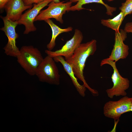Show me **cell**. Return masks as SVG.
Segmentation results:
<instances>
[{"label":"cell","instance_id":"6da1fadb","mask_svg":"<svg viewBox=\"0 0 132 132\" xmlns=\"http://www.w3.org/2000/svg\"><path fill=\"white\" fill-rule=\"evenodd\" d=\"M97 50V41L92 39L86 43H81L76 48L73 55L65 59L71 66L76 77L82 81L83 85L94 96L98 95V91L91 88L88 84L84 75V70L88 58L93 55Z\"/></svg>","mask_w":132,"mask_h":132},{"label":"cell","instance_id":"7a4b0ae2","mask_svg":"<svg viewBox=\"0 0 132 132\" xmlns=\"http://www.w3.org/2000/svg\"><path fill=\"white\" fill-rule=\"evenodd\" d=\"M17 61L24 70L32 76L36 74L43 58L40 51L32 45L23 46L16 57Z\"/></svg>","mask_w":132,"mask_h":132},{"label":"cell","instance_id":"3957f363","mask_svg":"<svg viewBox=\"0 0 132 132\" xmlns=\"http://www.w3.org/2000/svg\"><path fill=\"white\" fill-rule=\"evenodd\" d=\"M116 63L105 58L101 61L100 64L101 66L105 64L109 65L113 70V73L111 77L113 86L106 90L108 96L110 99L113 98L114 96H126L127 94L126 90L130 86L129 80L120 75L116 67Z\"/></svg>","mask_w":132,"mask_h":132},{"label":"cell","instance_id":"277c9868","mask_svg":"<svg viewBox=\"0 0 132 132\" xmlns=\"http://www.w3.org/2000/svg\"><path fill=\"white\" fill-rule=\"evenodd\" d=\"M53 58L47 55L44 59L37 71L36 75L39 81L58 85L60 83V75Z\"/></svg>","mask_w":132,"mask_h":132},{"label":"cell","instance_id":"5b68a950","mask_svg":"<svg viewBox=\"0 0 132 132\" xmlns=\"http://www.w3.org/2000/svg\"><path fill=\"white\" fill-rule=\"evenodd\" d=\"M4 24L0 28L3 31L8 39V42L3 48L4 53L7 55L16 57L19 54L20 50L16 45V40L19 37L16 32L15 28L18 25L17 21H13L6 16H0Z\"/></svg>","mask_w":132,"mask_h":132},{"label":"cell","instance_id":"8992f818","mask_svg":"<svg viewBox=\"0 0 132 132\" xmlns=\"http://www.w3.org/2000/svg\"><path fill=\"white\" fill-rule=\"evenodd\" d=\"M64 2V1L58 3L51 1L48 4V7L47 9L40 11L35 18L34 21H45L52 18L63 23V15L66 12L69 11L72 3L70 1L66 3Z\"/></svg>","mask_w":132,"mask_h":132},{"label":"cell","instance_id":"52a82bcc","mask_svg":"<svg viewBox=\"0 0 132 132\" xmlns=\"http://www.w3.org/2000/svg\"><path fill=\"white\" fill-rule=\"evenodd\" d=\"M131 99L124 96L117 101L106 102L103 107L104 116L115 120L118 119L123 114L130 111Z\"/></svg>","mask_w":132,"mask_h":132},{"label":"cell","instance_id":"ba28073f","mask_svg":"<svg viewBox=\"0 0 132 132\" xmlns=\"http://www.w3.org/2000/svg\"><path fill=\"white\" fill-rule=\"evenodd\" d=\"M52 0H45L37 4H33V7L22 14L20 19L17 21L18 25H23L25 27L23 33L27 34L36 30L34 22V20L42 9L48 4Z\"/></svg>","mask_w":132,"mask_h":132},{"label":"cell","instance_id":"9c48e42d","mask_svg":"<svg viewBox=\"0 0 132 132\" xmlns=\"http://www.w3.org/2000/svg\"><path fill=\"white\" fill-rule=\"evenodd\" d=\"M83 37L81 31L76 29L72 38L67 41L60 49L55 51L46 50L45 52L47 55L53 58L60 56L64 57L65 59H68L73 55L76 48L81 43Z\"/></svg>","mask_w":132,"mask_h":132},{"label":"cell","instance_id":"30bf717a","mask_svg":"<svg viewBox=\"0 0 132 132\" xmlns=\"http://www.w3.org/2000/svg\"><path fill=\"white\" fill-rule=\"evenodd\" d=\"M127 33L122 29L119 32H115L113 48L109 57L106 58L107 59L116 62L120 59H124L127 57L129 48L124 43L127 37Z\"/></svg>","mask_w":132,"mask_h":132},{"label":"cell","instance_id":"8fae6325","mask_svg":"<svg viewBox=\"0 0 132 132\" xmlns=\"http://www.w3.org/2000/svg\"><path fill=\"white\" fill-rule=\"evenodd\" d=\"M33 7L32 5H25L23 0H10L4 7L6 13V16L13 21H17L24 11Z\"/></svg>","mask_w":132,"mask_h":132},{"label":"cell","instance_id":"7c38bea8","mask_svg":"<svg viewBox=\"0 0 132 132\" xmlns=\"http://www.w3.org/2000/svg\"><path fill=\"white\" fill-rule=\"evenodd\" d=\"M55 62H59L62 64L65 70L70 77L72 82L79 94L84 97L86 88L83 85H81L77 81L71 66L66 61L62 56H57L53 57Z\"/></svg>","mask_w":132,"mask_h":132},{"label":"cell","instance_id":"4fadbf2b","mask_svg":"<svg viewBox=\"0 0 132 132\" xmlns=\"http://www.w3.org/2000/svg\"><path fill=\"white\" fill-rule=\"evenodd\" d=\"M72 3L77 2L75 5L72 6L69 11H80L85 9L82 7L83 5L90 3H100L104 5L106 9V13L108 15L112 16V13L116 10V8L109 6L105 3L103 0H70Z\"/></svg>","mask_w":132,"mask_h":132},{"label":"cell","instance_id":"5bb4252c","mask_svg":"<svg viewBox=\"0 0 132 132\" xmlns=\"http://www.w3.org/2000/svg\"><path fill=\"white\" fill-rule=\"evenodd\" d=\"M45 21L50 26L52 31V34L51 40L46 46L47 50L52 51L55 45V41L57 36L61 33L72 31L73 28L70 26L66 28H61L55 24L50 19L46 20Z\"/></svg>","mask_w":132,"mask_h":132},{"label":"cell","instance_id":"9a60e30c","mask_svg":"<svg viewBox=\"0 0 132 132\" xmlns=\"http://www.w3.org/2000/svg\"><path fill=\"white\" fill-rule=\"evenodd\" d=\"M125 17L122 12L121 11L113 18L102 19L101 22L103 25L111 29L115 32H119L120 27Z\"/></svg>","mask_w":132,"mask_h":132},{"label":"cell","instance_id":"2e32d148","mask_svg":"<svg viewBox=\"0 0 132 132\" xmlns=\"http://www.w3.org/2000/svg\"><path fill=\"white\" fill-rule=\"evenodd\" d=\"M119 9L122 12L125 17L132 13V0H126L121 4Z\"/></svg>","mask_w":132,"mask_h":132},{"label":"cell","instance_id":"e0dca14e","mask_svg":"<svg viewBox=\"0 0 132 132\" xmlns=\"http://www.w3.org/2000/svg\"><path fill=\"white\" fill-rule=\"evenodd\" d=\"M45 0H23L26 5H32L34 3L37 4L44 1Z\"/></svg>","mask_w":132,"mask_h":132},{"label":"cell","instance_id":"ac0fdd59","mask_svg":"<svg viewBox=\"0 0 132 132\" xmlns=\"http://www.w3.org/2000/svg\"><path fill=\"white\" fill-rule=\"evenodd\" d=\"M124 30L126 33H132V22L126 23L125 25Z\"/></svg>","mask_w":132,"mask_h":132},{"label":"cell","instance_id":"d6986e66","mask_svg":"<svg viewBox=\"0 0 132 132\" xmlns=\"http://www.w3.org/2000/svg\"><path fill=\"white\" fill-rule=\"evenodd\" d=\"M10 0H0V8L2 9L4 8L6 4Z\"/></svg>","mask_w":132,"mask_h":132},{"label":"cell","instance_id":"ffe728a7","mask_svg":"<svg viewBox=\"0 0 132 132\" xmlns=\"http://www.w3.org/2000/svg\"><path fill=\"white\" fill-rule=\"evenodd\" d=\"M131 99V107H130V111L132 112V97L130 98Z\"/></svg>","mask_w":132,"mask_h":132},{"label":"cell","instance_id":"44dd1931","mask_svg":"<svg viewBox=\"0 0 132 132\" xmlns=\"http://www.w3.org/2000/svg\"><path fill=\"white\" fill-rule=\"evenodd\" d=\"M52 1L55 3H58L60 2V0H52Z\"/></svg>","mask_w":132,"mask_h":132},{"label":"cell","instance_id":"7402d4cb","mask_svg":"<svg viewBox=\"0 0 132 132\" xmlns=\"http://www.w3.org/2000/svg\"><path fill=\"white\" fill-rule=\"evenodd\" d=\"M107 0V1H113V0Z\"/></svg>","mask_w":132,"mask_h":132}]
</instances>
